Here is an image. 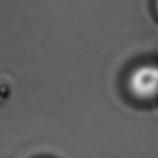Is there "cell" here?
<instances>
[{
	"mask_svg": "<svg viewBox=\"0 0 158 158\" xmlns=\"http://www.w3.org/2000/svg\"><path fill=\"white\" fill-rule=\"evenodd\" d=\"M128 86L133 95L141 99H151L158 95V65L143 64L130 75Z\"/></svg>",
	"mask_w": 158,
	"mask_h": 158,
	"instance_id": "obj_1",
	"label": "cell"
},
{
	"mask_svg": "<svg viewBox=\"0 0 158 158\" xmlns=\"http://www.w3.org/2000/svg\"><path fill=\"white\" fill-rule=\"evenodd\" d=\"M157 5H158V0H157Z\"/></svg>",
	"mask_w": 158,
	"mask_h": 158,
	"instance_id": "obj_2",
	"label": "cell"
}]
</instances>
